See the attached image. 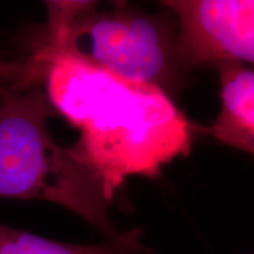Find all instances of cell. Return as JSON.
<instances>
[{
  "mask_svg": "<svg viewBox=\"0 0 254 254\" xmlns=\"http://www.w3.org/2000/svg\"><path fill=\"white\" fill-rule=\"evenodd\" d=\"M50 113L41 78L23 66L0 85V198L53 202L106 240L122 239L126 232L110 218L113 199L100 176L74 147L57 144L47 125Z\"/></svg>",
  "mask_w": 254,
  "mask_h": 254,
  "instance_id": "obj_2",
  "label": "cell"
},
{
  "mask_svg": "<svg viewBox=\"0 0 254 254\" xmlns=\"http://www.w3.org/2000/svg\"><path fill=\"white\" fill-rule=\"evenodd\" d=\"M33 43L134 81L166 90L178 69L173 44L154 18L128 9L98 12L95 1H46Z\"/></svg>",
  "mask_w": 254,
  "mask_h": 254,
  "instance_id": "obj_3",
  "label": "cell"
},
{
  "mask_svg": "<svg viewBox=\"0 0 254 254\" xmlns=\"http://www.w3.org/2000/svg\"><path fill=\"white\" fill-rule=\"evenodd\" d=\"M140 228L126 232L119 240L99 245H78L46 239L0 222V254H152L141 241Z\"/></svg>",
  "mask_w": 254,
  "mask_h": 254,
  "instance_id": "obj_6",
  "label": "cell"
},
{
  "mask_svg": "<svg viewBox=\"0 0 254 254\" xmlns=\"http://www.w3.org/2000/svg\"><path fill=\"white\" fill-rule=\"evenodd\" d=\"M217 66L221 85L220 113L212 126L218 141L254 153V72L241 63Z\"/></svg>",
  "mask_w": 254,
  "mask_h": 254,
  "instance_id": "obj_5",
  "label": "cell"
},
{
  "mask_svg": "<svg viewBox=\"0 0 254 254\" xmlns=\"http://www.w3.org/2000/svg\"><path fill=\"white\" fill-rule=\"evenodd\" d=\"M25 58L40 68L51 109L80 129L73 147L97 171L112 199L127 177L155 176L189 153L192 124L161 88L33 43Z\"/></svg>",
  "mask_w": 254,
  "mask_h": 254,
  "instance_id": "obj_1",
  "label": "cell"
},
{
  "mask_svg": "<svg viewBox=\"0 0 254 254\" xmlns=\"http://www.w3.org/2000/svg\"><path fill=\"white\" fill-rule=\"evenodd\" d=\"M179 21L173 44L179 71L205 65L254 62L253 0H166Z\"/></svg>",
  "mask_w": 254,
  "mask_h": 254,
  "instance_id": "obj_4",
  "label": "cell"
},
{
  "mask_svg": "<svg viewBox=\"0 0 254 254\" xmlns=\"http://www.w3.org/2000/svg\"><path fill=\"white\" fill-rule=\"evenodd\" d=\"M18 71V63H6L0 58V85L6 84L14 77V74Z\"/></svg>",
  "mask_w": 254,
  "mask_h": 254,
  "instance_id": "obj_7",
  "label": "cell"
}]
</instances>
